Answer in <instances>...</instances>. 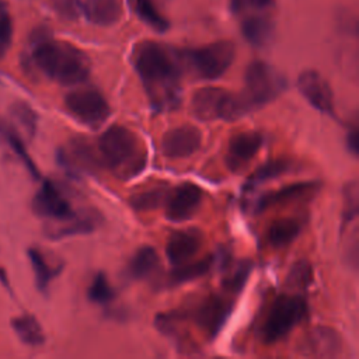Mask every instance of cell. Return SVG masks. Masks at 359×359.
<instances>
[{
	"instance_id": "23",
	"label": "cell",
	"mask_w": 359,
	"mask_h": 359,
	"mask_svg": "<svg viewBox=\"0 0 359 359\" xmlns=\"http://www.w3.org/2000/svg\"><path fill=\"white\" fill-rule=\"evenodd\" d=\"M28 257H29V261L32 265V271L35 275L38 289L41 292H46L52 279L59 273L60 266H53L52 264H49L45 254L35 247H31L28 250Z\"/></svg>"
},
{
	"instance_id": "20",
	"label": "cell",
	"mask_w": 359,
	"mask_h": 359,
	"mask_svg": "<svg viewBox=\"0 0 359 359\" xmlns=\"http://www.w3.org/2000/svg\"><path fill=\"white\" fill-rule=\"evenodd\" d=\"M302 231V223L296 219H279L273 222L266 233L268 241L273 248H285L297 238Z\"/></svg>"
},
{
	"instance_id": "1",
	"label": "cell",
	"mask_w": 359,
	"mask_h": 359,
	"mask_svg": "<svg viewBox=\"0 0 359 359\" xmlns=\"http://www.w3.org/2000/svg\"><path fill=\"white\" fill-rule=\"evenodd\" d=\"M132 59L153 107L157 111L175 108L181 93L180 55L156 41H142Z\"/></svg>"
},
{
	"instance_id": "30",
	"label": "cell",
	"mask_w": 359,
	"mask_h": 359,
	"mask_svg": "<svg viewBox=\"0 0 359 359\" xmlns=\"http://www.w3.org/2000/svg\"><path fill=\"white\" fill-rule=\"evenodd\" d=\"M0 132L4 135V137L7 139L10 147H11L13 151L17 154V157H20L21 161L25 164V167H27V170L31 172V175H32L34 178H38V177H39V172H38V170H36L34 161L29 158V154L27 153L25 146H24L22 140L20 139V136H18L13 129H10V128H7V126H4V125L0 126Z\"/></svg>"
},
{
	"instance_id": "2",
	"label": "cell",
	"mask_w": 359,
	"mask_h": 359,
	"mask_svg": "<svg viewBox=\"0 0 359 359\" xmlns=\"http://www.w3.org/2000/svg\"><path fill=\"white\" fill-rule=\"evenodd\" d=\"M36 67L50 80L74 86L84 81L90 73V59L73 43L43 38L32 50Z\"/></svg>"
},
{
	"instance_id": "4",
	"label": "cell",
	"mask_w": 359,
	"mask_h": 359,
	"mask_svg": "<svg viewBox=\"0 0 359 359\" xmlns=\"http://www.w3.org/2000/svg\"><path fill=\"white\" fill-rule=\"evenodd\" d=\"M244 97L220 87L198 88L191 100V112L199 121H234L250 112Z\"/></svg>"
},
{
	"instance_id": "33",
	"label": "cell",
	"mask_w": 359,
	"mask_h": 359,
	"mask_svg": "<svg viewBox=\"0 0 359 359\" xmlns=\"http://www.w3.org/2000/svg\"><path fill=\"white\" fill-rule=\"evenodd\" d=\"M251 272V262L250 261H241L236 265V268L229 273V276L224 279L223 285L226 289L231 292H240L243 286L245 285V280Z\"/></svg>"
},
{
	"instance_id": "36",
	"label": "cell",
	"mask_w": 359,
	"mask_h": 359,
	"mask_svg": "<svg viewBox=\"0 0 359 359\" xmlns=\"http://www.w3.org/2000/svg\"><path fill=\"white\" fill-rule=\"evenodd\" d=\"M273 0H231L230 7L233 13H241L247 8H266L272 4Z\"/></svg>"
},
{
	"instance_id": "12",
	"label": "cell",
	"mask_w": 359,
	"mask_h": 359,
	"mask_svg": "<svg viewBox=\"0 0 359 359\" xmlns=\"http://www.w3.org/2000/svg\"><path fill=\"white\" fill-rule=\"evenodd\" d=\"M202 133L192 125H181L167 130L161 137V151L167 158H185L199 150Z\"/></svg>"
},
{
	"instance_id": "26",
	"label": "cell",
	"mask_w": 359,
	"mask_h": 359,
	"mask_svg": "<svg viewBox=\"0 0 359 359\" xmlns=\"http://www.w3.org/2000/svg\"><path fill=\"white\" fill-rule=\"evenodd\" d=\"M168 195L167 185H156L153 188H149L146 191L135 194L129 202L133 209L143 212V210H153L163 203H165Z\"/></svg>"
},
{
	"instance_id": "16",
	"label": "cell",
	"mask_w": 359,
	"mask_h": 359,
	"mask_svg": "<svg viewBox=\"0 0 359 359\" xmlns=\"http://www.w3.org/2000/svg\"><path fill=\"white\" fill-rule=\"evenodd\" d=\"M230 313L231 307L224 300L213 296L202 302V304L196 309L195 320L210 335H216Z\"/></svg>"
},
{
	"instance_id": "8",
	"label": "cell",
	"mask_w": 359,
	"mask_h": 359,
	"mask_svg": "<svg viewBox=\"0 0 359 359\" xmlns=\"http://www.w3.org/2000/svg\"><path fill=\"white\" fill-rule=\"evenodd\" d=\"M67 112L80 123L97 128L111 114L105 97L93 87H81L70 91L65 97Z\"/></svg>"
},
{
	"instance_id": "28",
	"label": "cell",
	"mask_w": 359,
	"mask_h": 359,
	"mask_svg": "<svg viewBox=\"0 0 359 359\" xmlns=\"http://www.w3.org/2000/svg\"><path fill=\"white\" fill-rule=\"evenodd\" d=\"M10 114L29 137L35 135L38 116L28 104H25L24 101H15L10 108Z\"/></svg>"
},
{
	"instance_id": "25",
	"label": "cell",
	"mask_w": 359,
	"mask_h": 359,
	"mask_svg": "<svg viewBox=\"0 0 359 359\" xmlns=\"http://www.w3.org/2000/svg\"><path fill=\"white\" fill-rule=\"evenodd\" d=\"M130 4L136 15L151 29L157 32H164L168 29L170 22L161 14L154 0H130Z\"/></svg>"
},
{
	"instance_id": "35",
	"label": "cell",
	"mask_w": 359,
	"mask_h": 359,
	"mask_svg": "<svg viewBox=\"0 0 359 359\" xmlns=\"http://www.w3.org/2000/svg\"><path fill=\"white\" fill-rule=\"evenodd\" d=\"M55 7L59 14L66 18H76L83 10L80 0H55Z\"/></svg>"
},
{
	"instance_id": "27",
	"label": "cell",
	"mask_w": 359,
	"mask_h": 359,
	"mask_svg": "<svg viewBox=\"0 0 359 359\" xmlns=\"http://www.w3.org/2000/svg\"><path fill=\"white\" fill-rule=\"evenodd\" d=\"M293 170V161L286 158H276L261 165L248 180L250 185H257L268 180L285 175Z\"/></svg>"
},
{
	"instance_id": "17",
	"label": "cell",
	"mask_w": 359,
	"mask_h": 359,
	"mask_svg": "<svg viewBox=\"0 0 359 359\" xmlns=\"http://www.w3.org/2000/svg\"><path fill=\"white\" fill-rule=\"evenodd\" d=\"M83 13L90 22L108 27L121 20L123 3L122 0H87L83 4Z\"/></svg>"
},
{
	"instance_id": "10",
	"label": "cell",
	"mask_w": 359,
	"mask_h": 359,
	"mask_svg": "<svg viewBox=\"0 0 359 359\" xmlns=\"http://www.w3.org/2000/svg\"><path fill=\"white\" fill-rule=\"evenodd\" d=\"M297 88L311 107L323 114L335 115L334 93L327 79L317 70H304L297 77Z\"/></svg>"
},
{
	"instance_id": "15",
	"label": "cell",
	"mask_w": 359,
	"mask_h": 359,
	"mask_svg": "<svg viewBox=\"0 0 359 359\" xmlns=\"http://www.w3.org/2000/svg\"><path fill=\"white\" fill-rule=\"evenodd\" d=\"M302 351L309 356L334 358L341 351V338L330 327H317L307 335Z\"/></svg>"
},
{
	"instance_id": "9",
	"label": "cell",
	"mask_w": 359,
	"mask_h": 359,
	"mask_svg": "<svg viewBox=\"0 0 359 359\" xmlns=\"http://www.w3.org/2000/svg\"><path fill=\"white\" fill-rule=\"evenodd\" d=\"M32 209L38 216L62 224L80 217V215L73 210L66 195L49 180L43 181L39 191L35 194L32 199Z\"/></svg>"
},
{
	"instance_id": "14",
	"label": "cell",
	"mask_w": 359,
	"mask_h": 359,
	"mask_svg": "<svg viewBox=\"0 0 359 359\" xmlns=\"http://www.w3.org/2000/svg\"><path fill=\"white\" fill-rule=\"evenodd\" d=\"M202 245V233L198 229L178 230L167 241L165 254L172 265L185 264L192 258Z\"/></svg>"
},
{
	"instance_id": "19",
	"label": "cell",
	"mask_w": 359,
	"mask_h": 359,
	"mask_svg": "<svg viewBox=\"0 0 359 359\" xmlns=\"http://www.w3.org/2000/svg\"><path fill=\"white\" fill-rule=\"evenodd\" d=\"M158 265V255L150 245L140 247L129 259L126 272L132 279H144L150 276Z\"/></svg>"
},
{
	"instance_id": "22",
	"label": "cell",
	"mask_w": 359,
	"mask_h": 359,
	"mask_svg": "<svg viewBox=\"0 0 359 359\" xmlns=\"http://www.w3.org/2000/svg\"><path fill=\"white\" fill-rule=\"evenodd\" d=\"M314 188H316L314 182H300V184L287 185V187H285V188H282L276 192H271V194L264 195L257 203V210L261 212V210H265L271 205L294 201V199L314 191Z\"/></svg>"
},
{
	"instance_id": "11",
	"label": "cell",
	"mask_w": 359,
	"mask_h": 359,
	"mask_svg": "<svg viewBox=\"0 0 359 359\" xmlns=\"http://www.w3.org/2000/svg\"><path fill=\"white\" fill-rule=\"evenodd\" d=\"M202 203V188L192 184L184 182L168 191L165 199V216L171 222L189 220Z\"/></svg>"
},
{
	"instance_id": "13",
	"label": "cell",
	"mask_w": 359,
	"mask_h": 359,
	"mask_svg": "<svg viewBox=\"0 0 359 359\" xmlns=\"http://www.w3.org/2000/svg\"><path fill=\"white\" fill-rule=\"evenodd\" d=\"M264 137L259 132L247 130L231 136L226 153V165L231 171L244 168L259 151Z\"/></svg>"
},
{
	"instance_id": "3",
	"label": "cell",
	"mask_w": 359,
	"mask_h": 359,
	"mask_svg": "<svg viewBox=\"0 0 359 359\" xmlns=\"http://www.w3.org/2000/svg\"><path fill=\"white\" fill-rule=\"evenodd\" d=\"M100 154L107 167L122 177L137 174L144 165V153L137 136L128 128L114 125L98 140Z\"/></svg>"
},
{
	"instance_id": "7",
	"label": "cell",
	"mask_w": 359,
	"mask_h": 359,
	"mask_svg": "<svg viewBox=\"0 0 359 359\" xmlns=\"http://www.w3.org/2000/svg\"><path fill=\"white\" fill-rule=\"evenodd\" d=\"M244 100L251 109L273 101L285 88L283 79L265 62L252 60L244 73Z\"/></svg>"
},
{
	"instance_id": "34",
	"label": "cell",
	"mask_w": 359,
	"mask_h": 359,
	"mask_svg": "<svg viewBox=\"0 0 359 359\" xmlns=\"http://www.w3.org/2000/svg\"><path fill=\"white\" fill-rule=\"evenodd\" d=\"M311 280V266L306 261H300L290 268L287 276V285L304 287Z\"/></svg>"
},
{
	"instance_id": "5",
	"label": "cell",
	"mask_w": 359,
	"mask_h": 359,
	"mask_svg": "<svg viewBox=\"0 0 359 359\" xmlns=\"http://www.w3.org/2000/svg\"><path fill=\"white\" fill-rule=\"evenodd\" d=\"M307 316V303L299 294L279 296L265 317L262 337L265 342H276L296 328Z\"/></svg>"
},
{
	"instance_id": "6",
	"label": "cell",
	"mask_w": 359,
	"mask_h": 359,
	"mask_svg": "<svg viewBox=\"0 0 359 359\" xmlns=\"http://www.w3.org/2000/svg\"><path fill=\"white\" fill-rule=\"evenodd\" d=\"M234 56V43L223 39L187 50L184 59L196 77L202 80H216L229 70Z\"/></svg>"
},
{
	"instance_id": "37",
	"label": "cell",
	"mask_w": 359,
	"mask_h": 359,
	"mask_svg": "<svg viewBox=\"0 0 359 359\" xmlns=\"http://www.w3.org/2000/svg\"><path fill=\"white\" fill-rule=\"evenodd\" d=\"M346 147H348V150L351 151V154L353 157L358 156V151H359V132H358L356 125H353L346 133Z\"/></svg>"
},
{
	"instance_id": "18",
	"label": "cell",
	"mask_w": 359,
	"mask_h": 359,
	"mask_svg": "<svg viewBox=\"0 0 359 359\" xmlns=\"http://www.w3.org/2000/svg\"><path fill=\"white\" fill-rule=\"evenodd\" d=\"M241 34L248 43L262 48L266 46L273 38V24L266 15L251 14L243 18Z\"/></svg>"
},
{
	"instance_id": "32",
	"label": "cell",
	"mask_w": 359,
	"mask_h": 359,
	"mask_svg": "<svg viewBox=\"0 0 359 359\" xmlns=\"http://www.w3.org/2000/svg\"><path fill=\"white\" fill-rule=\"evenodd\" d=\"M13 39V21L11 15L3 1H0V59L7 53Z\"/></svg>"
},
{
	"instance_id": "21",
	"label": "cell",
	"mask_w": 359,
	"mask_h": 359,
	"mask_svg": "<svg viewBox=\"0 0 359 359\" xmlns=\"http://www.w3.org/2000/svg\"><path fill=\"white\" fill-rule=\"evenodd\" d=\"M11 327L17 337L29 346H39L45 342V332L39 321L31 314H21L11 320Z\"/></svg>"
},
{
	"instance_id": "24",
	"label": "cell",
	"mask_w": 359,
	"mask_h": 359,
	"mask_svg": "<svg viewBox=\"0 0 359 359\" xmlns=\"http://www.w3.org/2000/svg\"><path fill=\"white\" fill-rule=\"evenodd\" d=\"M212 264H213V257H208L192 264L185 262V264L177 265V268L171 271V273L168 275L167 285L177 286V285L191 282L194 279H198L209 272V269L212 268Z\"/></svg>"
},
{
	"instance_id": "31",
	"label": "cell",
	"mask_w": 359,
	"mask_h": 359,
	"mask_svg": "<svg viewBox=\"0 0 359 359\" xmlns=\"http://www.w3.org/2000/svg\"><path fill=\"white\" fill-rule=\"evenodd\" d=\"M358 181L353 180L348 182L344 188V209H342V226L349 223L358 216V202H359Z\"/></svg>"
},
{
	"instance_id": "29",
	"label": "cell",
	"mask_w": 359,
	"mask_h": 359,
	"mask_svg": "<svg viewBox=\"0 0 359 359\" xmlns=\"http://www.w3.org/2000/svg\"><path fill=\"white\" fill-rule=\"evenodd\" d=\"M88 299L95 304H108L114 297V289L111 287L107 276L102 272H98L94 278L91 285L88 286Z\"/></svg>"
}]
</instances>
